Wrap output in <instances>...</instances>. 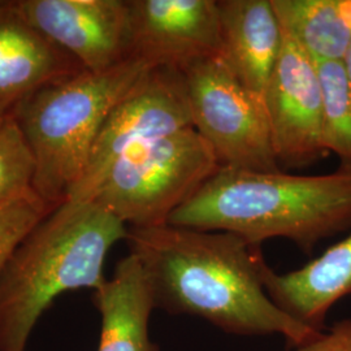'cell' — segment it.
Listing matches in <instances>:
<instances>
[{
    "label": "cell",
    "mask_w": 351,
    "mask_h": 351,
    "mask_svg": "<svg viewBox=\"0 0 351 351\" xmlns=\"http://www.w3.org/2000/svg\"><path fill=\"white\" fill-rule=\"evenodd\" d=\"M277 163L302 168L326 152L322 142L323 99L314 60L284 33V43L264 97Z\"/></svg>",
    "instance_id": "obj_8"
},
{
    "label": "cell",
    "mask_w": 351,
    "mask_h": 351,
    "mask_svg": "<svg viewBox=\"0 0 351 351\" xmlns=\"http://www.w3.org/2000/svg\"><path fill=\"white\" fill-rule=\"evenodd\" d=\"M101 314L98 351H160L149 333L155 303L138 259L129 254L116 265L112 278L94 290Z\"/></svg>",
    "instance_id": "obj_14"
},
{
    "label": "cell",
    "mask_w": 351,
    "mask_h": 351,
    "mask_svg": "<svg viewBox=\"0 0 351 351\" xmlns=\"http://www.w3.org/2000/svg\"><path fill=\"white\" fill-rule=\"evenodd\" d=\"M36 159L13 113L0 117V207L34 191ZM36 193V191H34Z\"/></svg>",
    "instance_id": "obj_17"
},
{
    "label": "cell",
    "mask_w": 351,
    "mask_h": 351,
    "mask_svg": "<svg viewBox=\"0 0 351 351\" xmlns=\"http://www.w3.org/2000/svg\"><path fill=\"white\" fill-rule=\"evenodd\" d=\"M284 33L315 63L343 62L351 45V0H271Z\"/></svg>",
    "instance_id": "obj_15"
},
{
    "label": "cell",
    "mask_w": 351,
    "mask_h": 351,
    "mask_svg": "<svg viewBox=\"0 0 351 351\" xmlns=\"http://www.w3.org/2000/svg\"><path fill=\"white\" fill-rule=\"evenodd\" d=\"M129 58L103 72L80 73L39 88L13 116L36 159L34 191L51 207L68 199L116 104L149 69Z\"/></svg>",
    "instance_id": "obj_4"
},
{
    "label": "cell",
    "mask_w": 351,
    "mask_h": 351,
    "mask_svg": "<svg viewBox=\"0 0 351 351\" xmlns=\"http://www.w3.org/2000/svg\"><path fill=\"white\" fill-rule=\"evenodd\" d=\"M322 88V142L351 168V84L343 62L316 63Z\"/></svg>",
    "instance_id": "obj_16"
},
{
    "label": "cell",
    "mask_w": 351,
    "mask_h": 351,
    "mask_svg": "<svg viewBox=\"0 0 351 351\" xmlns=\"http://www.w3.org/2000/svg\"><path fill=\"white\" fill-rule=\"evenodd\" d=\"M81 71L26 21L14 0H0V117L39 88Z\"/></svg>",
    "instance_id": "obj_11"
},
{
    "label": "cell",
    "mask_w": 351,
    "mask_h": 351,
    "mask_svg": "<svg viewBox=\"0 0 351 351\" xmlns=\"http://www.w3.org/2000/svg\"><path fill=\"white\" fill-rule=\"evenodd\" d=\"M126 236L128 226L94 202L52 208L0 272V351H25L39 317L60 294L99 288L108 251Z\"/></svg>",
    "instance_id": "obj_3"
},
{
    "label": "cell",
    "mask_w": 351,
    "mask_h": 351,
    "mask_svg": "<svg viewBox=\"0 0 351 351\" xmlns=\"http://www.w3.org/2000/svg\"><path fill=\"white\" fill-rule=\"evenodd\" d=\"M52 208L34 191L0 207V272L16 246Z\"/></svg>",
    "instance_id": "obj_18"
},
{
    "label": "cell",
    "mask_w": 351,
    "mask_h": 351,
    "mask_svg": "<svg viewBox=\"0 0 351 351\" xmlns=\"http://www.w3.org/2000/svg\"><path fill=\"white\" fill-rule=\"evenodd\" d=\"M168 224L228 232L254 246L285 239L310 252L351 229V168L302 176L220 167Z\"/></svg>",
    "instance_id": "obj_2"
},
{
    "label": "cell",
    "mask_w": 351,
    "mask_h": 351,
    "mask_svg": "<svg viewBox=\"0 0 351 351\" xmlns=\"http://www.w3.org/2000/svg\"><path fill=\"white\" fill-rule=\"evenodd\" d=\"M190 126L182 72L171 66L151 68L107 117L85 172L66 201H88L110 167L128 151Z\"/></svg>",
    "instance_id": "obj_7"
},
{
    "label": "cell",
    "mask_w": 351,
    "mask_h": 351,
    "mask_svg": "<svg viewBox=\"0 0 351 351\" xmlns=\"http://www.w3.org/2000/svg\"><path fill=\"white\" fill-rule=\"evenodd\" d=\"M219 168L211 147L190 126L128 151L110 167L88 201L128 228L165 226Z\"/></svg>",
    "instance_id": "obj_5"
},
{
    "label": "cell",
    "mask_w": 351,
    "mask_h": 351,
    "mask_svg": "<svg viewBox=\"0 0 351 351\" xmlns=\"http://www.w3.org/2000/svg\"><path fill=\"white\" fill-rule=\"evenodd\" d=\"M264 289L277 307L295 322L324 330L329 310L351 297V233L310 263L288 274L262 265Z\"/></svg>",
    "instance_id": "obj_13"
},
{
    "label": "cell",
    "mask_w": 351,
    "mask_h": 351,
    "mask_svg": "<svg viewBox=\"0 0 351 351\" xmlns=\"http://www.w3.org/2000/svg\"><path fill=\"white\" fill-rule=\"evenodd\" d=\"M26 21L84 71L129 59L128 0H14Z\"/></svg>",
    "instance_id": "obj_9"
},
{
    "label": "cell",
    "mask_w": 351,
    "mask_h": 351,
    "mask_svg": "<svg viewBox=\"0 0 351 351\" xmlns=\"http://www.w3.org/2000/svg\"><path fill=\"white\" fill-rule=\"evenodd\" d=\"M343 65H345V69H346V73L349 75V80H350L351 84V45L350 49L348 51L345 59H343Z\"/></svg>",
    "instance_id": "obj_20"
},
{
    "label": "cell",
    "mask_w": 351,
    "mask_h": 351,
    "mask_svg": "<svg viewBox=\"0 0 351 351\" xmlns=\"http://www.w3.org/2000/svg\"><path fill=\"white\" fill-rule=\"evenodd\" d=\"M220 58L239 82L264 104L265 91L284 43L271 0H217Z\"/></svg>",
    "instance_id": "obj_12"
},
{
    "label": "cell",
    "mask_w": 351,
    "mask_h": 351,
    "mask_svg": "<svg viewBox=\"0 0 351 351\" xmlns=\"http://www.w3.org/2000/svg\"><path fill=\"white\" fill-rule=\"evenodd\" d=\"M191 126L213 151L220 167L278 171L267 113L220 55L182 71Z\"/></svg>",
    "instance_id": "obj_6"
},
{
    "label": "cell",
    "mask_w": 351,
    "mask_h": 351,
    "mask_svg": "<svg viewBox=\"0 0 351 351\" xmlns=\"http://www.w3.org/2000/svg\"><path fill=\"white\" fill-rule=\"evenodd\" d=\"M129 58L184 71L220 55L217 0H128Z\"/></svg>",
    "instance_id": "obj_10"
},
{
    "label": "cell",
    "mask_w": 351,
    "mask_h": 351,
    "mask_svg": "<svg viewBox=\"0 0 351 351\" xmlns=\"http://www.w3.org/2000/svg\"><path fill=\"white\" fill-rule=\"evenodd\" d=\"M125 241L155 308L199 317L232 335H281L293 348L322 332L277 307L264 289L261 246L236 234L165 224L128 228Z\"/></svg>",
    "instance_id": "obj_1"
},
{
    "label": "cell",
    "mask_w": 351,
    "mask_h": 351,
    "mask_svg": "<svg viewBox=\"0 0 351 351\" xmlns=\"http://www.w3.org/2000/svg\"><path fill=\"white\" fill-rule=\"evenodd\" d=\"M294 351H351V319L339 320Z\"/></svg>",
    "instance_id": "obj_19"
}]
</instances>
